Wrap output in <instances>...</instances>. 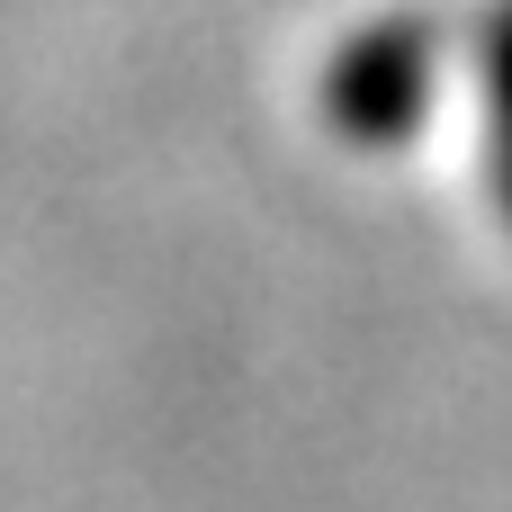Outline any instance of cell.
<instances>
[{"instance_id":"obj_1","label":"cell","mask_w":512,"mask_h":512,"mask_svg":"<svg viewBox=\"0 0 512 512\" xmlns=\"http://www.w3.org/2000/svg\"><path fill=\"white\" fill-rule=\"evenodd\" d=\"M432 36L423 27H387V36H360L342 63H333V117L351 126V135H369V144H387V135H405L414 126V108H423V90H432V54H423Z\"/></svg>"},{"instance_id":"obj_2","label":"cell","mask_w":512,"mask_h":512,"mask_svg":"<svg viewBox=\"0 0 512 512\" xmlns=\"http://www.w3.org/2000/svg\"><path fill=\"white\" fill-rule=\"evenodd\" d=\"M486 99H495V189L512 207V0L495 18V36H486Z\"/></svg>"}]
</instances>
